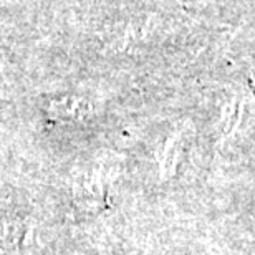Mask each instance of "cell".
Masks as SVG:
<instances>
[{"mask_svg": "<svg viewBox=\"0 0 255 255\" xmlns=\"http://www.w3.org/2000/svg\"><path fill=\"white\" fill-rule=\"evenodd\" d=\"M30 229L23 222L0 219V255H20L28 246Z\"/></svg>", "mask_w": 255, "mask_h": 255, "instance_id": "obj_1", "label": "cell"}]
</instances>
